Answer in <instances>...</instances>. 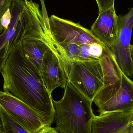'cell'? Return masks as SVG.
<instances>
[{
	"mask_svg": "<svg viewBox=\"0 0 133 133\" xmlns=\"http://www.w3.org/2000/svg\"><path fill=\"white\" fill-rule=\"evenodd\" d=\"M20 44L10 54L1 72L4 91L29 106L46 127H50L54 122L55 113L51 94L40 74L23 53Z\"/></svg>",
	"mask_w": 133,
	"mask_h": 133,
	"instance_id": "obj_1",
	"label": "cell"
},
{
	"mask_svg": "<svg viewBox=\"0 0 133 133\" xmlns=\"http://www.w3.org/2000/svg\"><path fill=\"white\" fill-rule=\"evenodd\" d=\"M10 9L11 23L0 32V72L10 54L23 38L42 29L47 19L39 5L32 0H13Z\"/></svg>",
	"mask_w": 133,
	"mask_h": 133,
	"instance_id": "obj_2",
	"label": "cell"
},
{
	"mask_svg": "<svg viewBox=\"0 0 133 133\" xmlns=\"http://www.w3.org/2000/svg\"><path fill=\"white\" fill-rule=\"evenodd\" d=\"M64 89L61 100H53L55 129L59 133H91L95 116L92 108L93 102L69 81Z\"/></svg>",
	"mask_w": 133,
	"mask_h": 133,
	"instance_id": "obj_3",
	"label": "cell"
},
{
	"mask_svg": "<svg viewBox=\"0 0 133 133\" xmlns=\"http://www.w3.org/2000/svg\"><path fill=\"white\" fill-rule=\"evenodd\" d=\"M66 72L68 81L92 102L103 88L121 78L119 74L105 70L101 61L74 62L68 65Z\"/></svg>",
	"mask_w": 133,
	"mask_h": 133,
	"instance_id": "obj_4",
	"label": "cell"
},
{
	"mask_svg": "<svg viewBox=\"0 0 133 133\" xmlns=\"http://www.w3.org/2000/svg\"><path fill=\"white\" fill-rule=\"evenodd\" d=\"M93 102L98 108L99 115L113 112H133V81L121 73L120 79L103 88Z\"/></svg>",
	"mask_w": 133,
	"mask_h": 133,
	"instance_id": "obj_5",
	"label": "cell"
},
{
	"mask_svg": "<svg viewBox=\"0 0 133 133\" xmlns=\"http://www.w3.org/2000/svg\"><path fill=\"white\" fill-rule=\"evenodd\" d=\"M50 42L53 46L64 44L100 43L90 30L84 28L79 23H76L55 15L48 19Z\"/></svg>",
	"mask_w": 133,
	"mask_h": 133,
	"instance_id": "obj_6",
	"label": "cell"
},
{
	"mask_svg": "<svg viewBox=\"0 0 133 133\" xmlns=\"http://www.w3.org/2000/svg\"><path fill=\"white\" fill-rule=\"evenodd\" d=\"M0 107L30 133H39L46 127L38 114L17 98L0 91Z\"/></svg>",
	"mask_w": 133,
	"mask_h": 133,
	"instance_id": "obj_7",
	"label": "cell"
},
{
	"mask_svg": "<svg viewBox=\"0 0 133 133\" xmlns=\"http://www.w3.org/2000/svg\"><path fill=\"white\" fill-rule=\"evenodd\" d=\"M40 73L46 87L51 94L58 88H64L68 81L63 61L52 48L44 56Z\"/></svg>",
	"mask_w": 133,
	"mask_h": 133,
	"instance_id": "obj_8",
	"label": "cell"
},
{
	"mask_svg": "<svg viewBox=\"0 0 133 133\" xmlns=\"http://www.w3.org/2000/svg\"><path fill=\"white\" fill-rule=\"evenodd\" d=\"M90 31L94 36L109 48L114 45L119 32L118 16L115 5L99 13Z\"/></svg>",
	"mask_w": 133,
	"mask_h": 133,
	"instance_id": "obj_9",
	"label": "cell"
},
{
	"mask_svg": "<svg viewBox=\"0 0 133 133\" xmlns=\"http://www.w3.org/2000/svg\"><path fill=\"white\" fill-rule=\"evenodd\" d=\"M46 26L39 31L25 37L20 47L29 61L40 74L41 67L45 53L51 48V45L47 36Z\"/></svg>",
	"mask_w": 133,
	"mask_h": 133,
	"instance_id": "obj_10",
	"label": "cell"
},
{
	"mask_svg": "<svg viewBox=\"0 0 133 133\" xmlns=\"http://www.w3.org/2000/svg\"><path fill=\"white\" fill-rule=\"evenodd\" d=\"M133 120V112H113L95 115L91 133H123Z\"/></svg>",
	"mask_w": 133,
	"mask_h": 133,
	"instance_id": "obj_11",
	"label": "cell"
},
{
	"mask_svg": "<svg viewBox=\"0 0 133 133\" xmlns=\"http://www.w3.org/2000/svg\"><path fill=\"white\" fill-rule=\"evenodd\" d=\"M111 52L109 48L101 43L81 44L80 45L77 61H101L106 55Z\"/></svg>",
	"mask_w": 133,
	"mask_h": 133,
	"instance_id": "obj_12",
	"label": "cell"
},
{
	"mask_svg": "<svg viewBox=\"0 0 133 133\" xmlns=\"http://www.w3.org/2000/svg\"><path fill=\"white\" fill-rule=\"evenodd\" d=\"M0 117L4 133H30L0 107Z\"/></svg>",
	"mask_w": 133,
	"mask_h": 133,
	"instance_id": "obj_13",
	"label": "cell"
},
{
	"mask_svg": "<svg viewBox=\"0 0 133 133\" xmlns=\"http://www.w3.org/2000/svg\"><path fill=\"white\" fill-rule=\"evenodd\" d=\"M12 0H0V32L4 30L1 25L2 17L8 9L10 8Z\"/></svg>",
	"mask_w": 133,
	"mask_h": 133,
	"instance_id": "obj_14",
	"label": "cell"
},
{
	"mask_svg": "<svg viewBox=\"0 0 133 133\" xmlns=\"http://www.w3.org/2000/svg\"><path fill=\"white\" fill-rule=\"evenodd\" d=\"M97 3L99 13L115 5V0H96Z\"/></svg>",
	"mask_w": 133,
	"mask_h": 133,
	"instance_id": "obj_15",
	"label": "cell"
},
{
	"mask_svg": "<svg viewBox=\"0 0 133 133\" xmlns=\"http://www.w3.org/2000/svg\"><path fill=\"white\" fill-rule=\"evenodd\" d=\"M11 15L10 8L7 9L1 19V25L4 29H7L9 25L11 23Z\"/></svg>",
	"mask_w": 133,
	"mask_h": 133,
	"instance_id": "obj_16",
	"label": "cell"
},
{
	"mask_svg": "<svg viewBox=\"0 0 133 133\" xmlns=\"http://www.w3.org/2000/svg\"><path fill=\"white\" fill-rule=\"evenodd\" d=\"M39 133H59L55 128L51 127H45Z\"/></svg>",
	"mask_w": 133,
	"mask_h": 133,
	"instance_id": "obj_17",
	"label": "cell"
},
{
	"mask_svg": "<svg viewBox=\"0 0 133 133\" xmlns=\"http://www.w3.org/2000/svg\"><path fill=\"white\" fill-rule=\"evenodd\" d=\"M130 53L131 59L133 63V45L130 44Z\"/></svg>",
	"mask_w": 133,
	"mask_h": 133,
	"instance_id": "obj_18",
	"label": "cell"
},
{
	"mask_svg": "<svg viewBox=\"0 0 133 133\" xmlns=\"http://www.w3.org/2000/svg\"><path fill=\"white\" fill-rule=\"evenodd\" d=\"M133 130L132 129V127H131V125L129 127V129L123 133H132Z\"/></svg>",
	"mask_w": 133,
	"mask_h": 133,
	"instance_id": "obj_19",
	"label": "cell"
},
{
	"mask_svg": "<svg viewBox=\"0 0 133 133\" xmlns=\"http://www.w3.org/2000/svg\"><path fill=\"white\" fill-rule=\"evenodd\" d=\"M0 133H3V128H2V123L0 117Z\"/></svg>",
	"mask_w": 133,
	"mask_h": 133,
	"instance_id": "obj_20",
	"label": "cell"
},
{
	"mask_svg": "<svg viewBox=\"0 0 133 133\" xmlns=\"http://www.w3.org/2000/svg\"><path fill=\"white\" fill-rule=\"evenodd\" d=\"M131 127H132V129L133 130V120L132 122V123H131Z\"/></svg>",
	"mask_w": 133,
	"mask_h": 133,
	"instance_id": "obj_21",
	"label": "cell"
},
{
	"mask_svg": "<svg viewBox=\"0 0 133 133\" xmlns=\"http://www.w3.org/2000/svg\"><path fill=\"white\" fill-rule=\"evenodd\" d=\"M132 130H133V129H132ZM132 133H133V132H132Z\"/></svg>",
	"mask_w": 133,
	"mask_h": 133,
	"instance_id": "obj_22",
	"label": "cell"
},
{
	"mask_svg": "<svg viewBox=\"0 0 133 133\" xmlns=\"http://www.w3.org/2000/svg\"><path fill=\"white\" fill-rule=\"evenodd\" d=\"M12 1H13V0H12Z\"/></svg>",
	"mask_w": 133,
	"mask_h": 133,
	"instance_id": "obj_23",
	"label": "cell"
},
{
	"mask_svg": "<svg viewBox=\"0 0 133 133\" xmlns=\"http://www.w3.org/2000/svg\"></svg>",
	"mask_w": 133,
	"mask_h": 133,
	"instance_id": "obj_24",
	"label": "cell"
}]
</instances>
